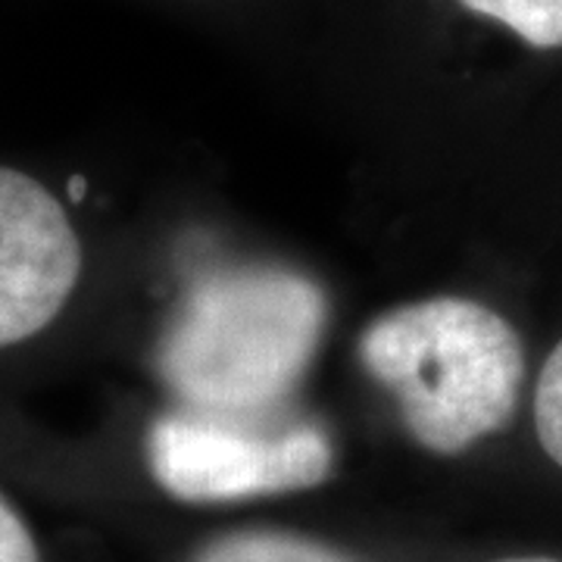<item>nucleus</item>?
<instances>
[{
  "label": "nucleus",
  "instance_id": "nucleus-1",
  "mask_svg": "<svg viewBox=\"0 0 562 562\" xmlns=\"http://www.w3.org/2000/svg\"><path fill=\"white\" fill-rule=\"evenodd\" d=\"M328 319L322 288L284 266H220L188 288L157 347L181 409L276 416L297 387Z\"/></svg>",
  "mask_w": 562,
  "mask_h": 562
},
{
  "label": "nucleus",
  "instance_id": "nucleus-2",
  "mask_svg": "<svg viewBox=\"0 0 562 562\" xmlns=\"http://www.w3.org/2000/svg\"><path fill=\"white\" fill-rule=\"evenodd\" d=\"M360 362L397 401L413 441L441 457L506 428L522 394L519 331L469 297L387 310L360 335Z\"/></svg>",
  "mask_w": 562,
  "mask_h": 562
},
{
  "label": "nucleus",
  "instance_id": "nucleus-3",
  "mask_svg": "<svg viewBox=\"0 0 562 562\" xmlns=\"http://www.w3.org/2000/svg\"><path fill=\"white\" fill-rule=\"evenodd\" d=\"M331 441L313 422L166 413L147 431V465L184 503H235L328 482Z\"/></svg>",
  "mask_w": 562,
  "mask_h": 562
},
{
  "label": "nucleus",
  "instance_id": "nucleus-4",
  "mask_svg": "<svg viewBox=\"0 0 562 562\" xmlns=\"http://www.w3.org/2000/svg\"><path fill=\"white\" fill-rule=\"evenodd\" d=\"M81 276V244L63 203L0 166V347L35 338L60 316Z\"/></svg>",
  "mask_w": 562,
  "mask_h": 562
},
{
  "label": "nucleus",
  "instance_id": "nucleus-5",
  "mask_svg": "<svg viewBox=\"0 0 562 562\" xmlns=\"http://www.w3.org/2000/svg\"><path fill=\"white\" fill-rule=\"evenodd\" d=\"M191 562H357L328 543L279 531V528H244L206 541Z\"/></svg>",
  "mask_w": 562,
  "mask_h": 562
},
{
  "label": "nucleus",
  "instance_id": "nucleus-6",
  "mask_svg": "<svg viewBox=\"0 0 562 562\" xmlns=\"http://www.w3.org/2000/svg\"><path fill=\"white\" fill-rule=\"evenodd\" d=\"M472 13L497 20L538 50L562 47V0H462Z\"/></svg>",
  "mask_w": 562,
  "mask_h": 562
},
{
  "label": "nucleus",
  "instance_id": "nucleus-7",
  "mask_svg": "<svg viewBox=\"0 0 562 562\" xmlns=\"http://www.w3.org/2000/svg\"><path fill=\"white\" fill-rule=\"evenodd\" d=\"M535 428L543 453L562 469V341L547 357L535 391Z\"/></svg>",
  "mask_w": 562,
  "mask_h": 562
},
{
  "label": "nucleus",
  "instance_id": "nucleus-8",
  "mask_svg": "<svg viewBox=\"0 0 562 562\" xmlns=\"http://www.w3.org/2000/svg\"><path fill=\"white\" fill-rule=\"evenodd\" d=\"M0 562H41L32 531L3 497H0Z\"/></svg>",
  "mask_w": 562,
  "mask_h": 562
},
{
  "label": "nucleus",
  "instance_id": "nucleus-9",
  "mask_svg": "<svg viewBox=\"0 0 562 562\" xmlns=\"http://www.w3.org/2000/svg\"><path fill=\"white\" fill-rule=\"evenodd\" d=\"M497 562H562V560H550V557H509V560H497Z\"/></svg>",
  "mask_w": 562,
  "mask_h": 562
}]
</instances>
